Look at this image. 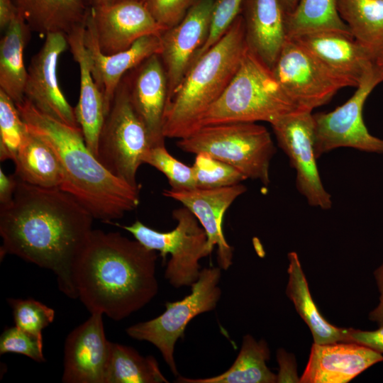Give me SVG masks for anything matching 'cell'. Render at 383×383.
<instances>
[{"label": "cell", "instance_id": "cell-47", "mask_svg": "<svg viewBox=\"0 0 383 383\" xmlns=\"http://www.w3.org/2000/svg\"><path fill=\"white\" fill-rule=\"evenodd\" d=\"M89 4H90V5H91V0H89Z\"/></svg>", "mask_w": 383, "mask_h": 383}, {"label": "cell", "instance_id": "cell-39", "mask_svg": "<svg viewBox=\"0 0 383 383\" xmlns=\"http://www.w3.org/2000/svg\"><path fill=\"white\" fill-rule=\"evenodd\" d=\"M349 342L367 347L383 354V326L374 331L349 328Z\"/></svg>", "mask_w": 383, "mask_h": 383}, {"label": "cell", "instance_id": "cell-44", "mask_svg": "<svg viewBox=\"0 0 383 383\" xmlns=\"http://www.w3.org/2000/svg\"><path fill=\"white\" fill-rule=\"evenodd\" d=\"M286 13L292 12L296 6L299 0H281Z\"/></svg>", "mask_w": 383, "mask_h": 383}, {"label": "cell", "instance_id": "cell-46", "mask_svg": "<svg viewBox=\"0 0 383 383\" xmlns=\"http://www.w3.org/2000/svg\"><path fill=\"white\" fill-rule=\"evenodd\" d=\"M376 63L378 65L383 67V52L378 56L376 60Z\"/></svg>", "mask_w": 383, "mask_h": 383}, {"label": "cell", "instance_id": "cell-36", "mask_svg": "<svg viewBox=\"0 0 383 383\" xmlns=\"http://www.w3.org/2000/svg\"><path fill=\"white\" fill-rule=\"evenodd\" d=\"M244 1L245 0H213L208 37L194 55L190 67L225 35L239 16Z\"/></svg>", "mask_w": 383, "mask_h": 383}, {"label": "cell", "instance_id": "cell-24", "mask_svg": "<svg viewBox=\"0 0 383 383\" xmlns=\"http://www.w3.org/2000/svg\"><path fill=\"white\" fill-rule=\"evenodd\" d=\"M18 13L30 30L40 36L60 33L66 35L86 23L89 0H14Z\"/></svg>", "mask_w": 383, "mask_h": 383}, {"label": "cell", "instance_id": "cell-22", "mask_svg": "<svg viewBox=\"0 0 383 383\" xmlns=\"http://www.w3.org/2000/svg\"><path fill=\"white\" fill-rule=\"evenodd\" d=\"M85 26L86 23L75 28L67 38L69 49L79 68V96L74 108L75 116L86 145L96 157L106 109L104 96L91 71L89 52L84 39Z\"/></svg>", "mask_w": 383, "mask_h": 383}, {"label": "cell", "instance_id": "cell-23", "mask_svg": "<svg viewBox=\"0 0 383 383\" xmlns=\"http://www.w3.org/2000/svg\"><path fill=\"white\" fill-rule=\"evenodd\" d=\"M248 48L272 70L287 40L286 12L281 0H245Z\"/></svg>", "mask_w": 383, "mask_h": 383}, {"label": "cell", "instance_id": "cell-9", "mask_svg": "<svg viewBox=\"0 0 383 383\" xmlns=\"http://www.w3.org/2000/svg\"><path fill=\"white\" fill-rule=\"evenodd\" d=\"M172 216L177 226L167 232L154 230L139 221L130 226L113 224L131 233L146 248L158 251L164 261L170 254L165 279L177 289L191 287L200 275L199 260L211 254L207 235L195 216L185 206L174 209Z\"/></svg>", "mask_w": 383, "mask_h": 383}, {"label": "cell", "instance_id": "cell-34", "mask_svg": "<svg viewBox=\"0 0 383 383\" xmlns=\"http://www.w3.org/2000/svg\"><path fill=\"white\" fill-rule=\"evenodd\" d=\"M143 163L154 167L164 174L172 189L196 188L192 167L173 157L165 145L152 146L145 155Z\"/></svg>", "mask_w": 383, "mask_h": 383}, {"label": "cell", "instance_id": "cell-3", "mask_svg": "<svg viewBox=\"0 0 383 383\" xmlns=\"http://www.w3.org/2000/svg\"><path fill=\"white\" fill-rule=\"evenodd\" d=\"M16 106L28 128L56 152L64 176L60 189L77 199L94 218L109 223L138 206L139 188L116 177L102 165L87 146L80 127L41 113L26 99Z\"/></svg>", "mask_w": 383, "mask_h": 383}, {"label": "cell", "instance_id": "cell-45", "mask_svg": "<svg viewBox=\"0 0 383 383\" xmlns=\"http://www.w3.org/2000/svg\"><path fill=\"white\" fill-rule=\"evenodd\" d=\"M123 1H131V0H91V6L111 4H115V3H118V2H121ZM133 1H143V0H133Z\"/></svg>", "mask_w": 383, "mask_h": 383}, {"label": "cell", "instance_id": "cell-21", "mask_svg": "<svg viewBox=\"0 0 383 383\" xmlns=\"http://www.w3.org/2000/svg\"><path fill=\"white\" fill-rule=\"evenodd\" d=\"M131 104L145 126L152 145H165L163 116L167 80L159 54L147 58L125 74Z\"/></svg>", "mask_w": 383, "mask_h": 383}, {"label": "cell", "instance_id": "cell-14", "mask_svg": "<svg viewBox=\"0 0 383 383\" xmlns=\"http://www.w3.org/2000/svg\"><path fill=\"white\" fill-rule=\"evenodd\" d=\"M213 0H195L184 18L161 35L160 57L167 80V101L189 71L209 34Z\"/></svg>", "mask_w": 383, "mask_h": 383}, {"label": "cell", "instance_id": "cell-1", "mask_svg": "<svg viewBox=\"0 0 383 383\" xmlns=\"http://www.w3.org/2000/svg\"><path fill=\"white\" fill-rule=\"evenodd\" d=\"M18 179L12 201L0 207L1 257L14 255L50 270L60 290L76 299L72 270L93 230L94 218L61 189Z\"/></svg>", "mask_w": 383, "mask_h": 383}, {"label": "cell", "instance_id": "cell-38", "mask_svg": "<svg viewBox=\"0 0 383 383\" xmlns=\"http://www.w3.org/2000/svg\"><path fill=\"white\" fill-rule=\"evenodd\" d=\"M195 0H143L157 22L165 30L177 25Z\"/></svg>", "mask_w": 383, "mask_h": 383}, {"label": "cell", "instance_id": "cell-18", "mask_svg": "<svg viewBox=\"0 0 383 383\" xmlns=\"http://www.w3.org/2000/svg\"><path fill=\"white\" fill-rule=\"evenodd\" d=\"M331 73L357 87L375 57L351 34L321 31L292 38Z\"/></svg>", "mask_w": 383, "mask_h": 383}, {"label": "cell", "instance_id": "cell-5", "mask_svg": "<svg viewBox=\"0 0 383 383\" xmlns=\"http://www.w3.org/2000/svg\"><path fill=\"white\" fill-rule=\"evenodd\" d=\"M300 110L285 94L272 70L248 47L233 77L200 118L197 129L227 123H275Z\"/></svg>", "mask_w": 383, "mask_h": 383}, {"label": "cell", "instance_id": "cell-7", "mask_svg": "<svg viewBox=\"0 0 383 383\" xmlns=\"http://www.w3.org/2000/svg\"><path fill=\"white\" fill-rule=\"evenodd\" d=\"M152 146L149 133L131 104L124 76L106 114L96 157L112 174L139 188L137 172Z\"/></svg>", "mask_w": 383, "mask_h": 383}, {"label": "cell", "instance_id": "cell-11", "mask_svg": "<svg viewBox=\"0 0 383 383\" xmlns=\"http://www.w3.org/2000/svg\"><path fill=\"white\" fill-rule=\"evenodd\" d=\"M272 70L287 96L303 111L312 112L349 87L290 38H287Z\"/></svg>", "mask_w": 383, "mask_h": 383}, {"label": "cell", "instance_id": "cell-33", "mask_svg": "<svg viewBox=\"0 0 383 383\" xmlns=\"http://www.w3.org/2000/svg\"><path fill=\"white\" fill-rule=\"evenodd\" d=\"M192 167L196 187L199 189L229 187L247 179L238 170L206 152L196 154Z\"/></svg>", "mask_w": 383, "mask_h": 383}, {"label": "cell", "instance_id": "cell-19", "mask_svg": "<svg viewBox=\"0 0 383 383\" xmlns=\"http://www.w3.org/2000/svg\"><path fill=\"white\" fill-rule=\"evenodd\" d=\"M84 39L92 76L104 96L106 114L125 74L152 55H160L162 48L161 35H150L140 38L125 50L112 55L102 53L97 44L90 9Z\"/></svg>", "mask_w": 383, "mask_h": 383}, {"label": "cell", "instance_id": "cell-37", "mask_svg": "<svg viewBox=\"0 0 383 383\" xmlns=\"http://www.w3.org/2000/svg\"><path fill=\"white\" fill-rule=\"evenodd\" d=\"M18 353L38 362L45 361L43 338L16 326L4 330L0 338V354Z\"/></svg>", "mask_w": 383, "mask_h": 383}, {"label": "cell", "instance_id": "cell-30", "mask_svg": "<svg viewBox=\"0 0 383 383\" xmlns=\"http://www.w3.org/2000/svg\"><path fill=\"white\" fill-rule=\"evenodd\" d=\"M338 1L299 0L295 9L286 13L287 38L321 31L351 34L348 26L339 15Z\"/></svg>", "mask_w": 383, "mask_h": 383}, {"label": "cell", "instance_id": "cell-2", "mask_svg": "<svg viewBox=\"0 0 383 383\" xmlns=\"http://www.w3.org/2000/svg\"><path fill=\"white\" fill-rule=\"evenodd\" d=\"M157 260L135 239L92 230L72 270L77 298L91 313L121 321L157 295Z\"/></svg>", "mask_w": 383, "mask_h": 383}, {"label": "cell", "instance_id": "cell-42", "mask_svg": "<svg viewBox=\"0 0 383 383\" xmlns=\"http://www.w3.org/2000/svg\"><path fill=\"white\" fill-rule=\"evenodd\" d=\"M374 276L379 292V302L377 307L369 313V319L383 326V263L374 272Z\"/></svg>", "mask_w": 383, "mask_h": 383}, {"label": "cell", "instance_id": "cell-8", "mask_svg": "<svg viewBox=\"0 0 383 383\" xmlns=\"http://www.w3.org/2000/svg\"><path fill=\"white\" fill-rule=\"evenodd\" d=\"M221 277L218 266L202 269L198 279L191 286L189 294L181 300L166 302L162 314L129 326L126 329L127 335L152 343L172 374L179 376L174 360L176 343L184 338L187 326L194 317L215 309L221 296Z\"/></svg>", "mask_w": 383, "mask_h": 383}, {"label": "cell", "instance_id": "cell-29", "mask_svg": "<svg viewBox=\"0 0 383 383\" xmlns=\"http://www.w3.org/2000/svg\"><path fill=\"white\" fill-rule=\"evenodd\" d=\"M338 11L353 37L377 60L383 52V0H338Z\"/></svg>", "mask_w": 383, "mask_h": 383}, {"label": "cell", "instance_id": "cell-25", "mask_svg": "<svg viewBox=\"0 0 383 383\" xmlns=\"http://www.w3.org/2000/svg\"><path fill=\"white\" fill-rule=\"evenodd\" d=\"M13 162L14 174L21 181L42 188H61L64 176L56 152L28 128Z\"/></svg>", "mask_w": 383, "mask_h": 383}, {"label": "cell", "instance_id": "cell-13", "mask_svg": "<svg viewBox=\"0 0 383 383\" xmlns=\"http://www.w3.org/2000/svg\"><path fill=\"white\" fill-rule=\"evenodd\" d=\"M69 48L67 35L50 33L30 59L27 69L24 99L41 113L68 126L79 127L72 107L61 90L57 66L61 55Z\"/></svg>", "mask_w": 383, "mask_h": 383}, {"label": "cell", "instance_id": "cell-4", "mask_svg": "<svg viewBox=\"0 0 383 383\" xmlns=\"http://www.w3.org/2000/svg\"><path fill=\"white\" fill-rule=\"evenodd\" d=\"M248 48L244 18L239 15L225 35L189 70L167 101L163 116L165 138H183L225 90Z\"/></svg>", "mask_w": 383, "mask_h": 383}, {"label": "cell", "instance_id": "cell-32", "mask_svg": "<svg viewBox=\"0 0 383 383\" xmlns=\"http://www.w3.org/2000/svg\"><path fill=\"white\" fill-rule=\"evenodd\" d=\"M28 131L16 103L0 90V159L13 160Z\"/></svg>", "mask_w": 383, "mask_h": 383}, {"label": "cell", "instance_id": "cell-20", "mask_svg": "<svg viewBox=\"0 0 383 383\" xmlns=\"http://www.w3.org/2000/svg\"><path fill=\"white\" fill-rule=\"evenodd\" d=\"M383 361V355L353 342L312 345L301 383H346Z\"/></svg>", "mask_w": 383, "mask_h": 383}, {"label": "cell", "instance_id": "cell-28", "mask_svg": "<svg viewBox=\"0 0 383 383\" xmlns=\"http://www.w3.org/2000/svg\"><path fill=\"white\" fill-rule=\"evenodd\" d=\"M270 351L267 342L250 334L243 337L239 353L224 372L211 377L192 379L177 376L178 383H274L277 376L267 366Z\"/></svg>", "mask_w": 383, "mask_h": 383}, {"label": "cell", "instance_id": "cell-40", "mask_svg": "<svg viewBox=\"0 0 383 383\" xmlns=\"http://www.w3.org/2000/svg\"><path fill=\"white\" fill-rule=\"evenodd\" d=\"M277 360L279 365L277 382H300L296 373L295 358L292 354L280 348L277 352Z\"/></svg>", "mask_w": 383, "mask_h": 383}, {"label": "cell", "instance_id": "cell-41", "mask_svg": "<svg viewBox=\"0 0 383 383\" xmlns=\"http://www.w3.org/2000/svg\"><path fill=\"white\" fill-rule=\"evenodd\" d=\"M18 181L14 174L7 176L3 170L0 169V207L6 206L12 201Z\"/></svg>", "mask_w": 383, "mask_h": 383}, {"label": "cell", "instance_id": "cell-16", "mask_svg": "<svg viewBox=\"0 0 383 383\" xmlns=\"http://www.w3.org/2000/svg\"><path fill=\"white\" fill-rule=\"evenodd\" d=\"M103 313L95 312L67 337L65 383H106L112 343L105 335Z\"/></svg>", "mask_w": 383, "mask_h": 383}, {"label": "cell", "instance_id": "cell-15", "mask_svg": "<svg viewBox=\"0 0 383 383\" xmlns=\"http://www.w3.org/2000/svg\"><path fill=\"white\" fill-rule=\"evenodd\" d=\"M101 52L112 55L125 50L140 38L165 31L142 1H123L90 6Z\"/></svg>", "mask_w": 383, "mask_h": 383}, {"label": "cell", "instance_id": "cell-26", "mask_svg": "<svg viewBox=\"0 0 383 383\" xmlns=\"http://www.w3.org/2000/svg\"><path fill=\"white\" fill-rule=\"evenodd\" d=\"M288 283L286 294L309 326L316 344L349 342V328L336 327L320 313L310 294L309 285L299 257L295 252L288 254Z\"/></svg>", "mask_w": 383, "mask_h": 383}, {"label": "cell", "instance_id": "cell-6", "mask_svg": "<svg viewBox=\"0 0 383 383\" xmlns=\"http://www.w3.org/2000/svg\"><path fill=\"white\" fill-rule=\"evenodd\" d=\"M182 150L206 152L238 170L247 179L267 186L270 161L275 147L267 129L252 122L206 126L179 139Z\"/></svg>", "mask_w": 383, "mask_h": 383}, {"label": "cell", "instance_id": "cell-10", "mask_svg": "<svg viewBox=\"0 0 383 383\" xmlns=\"http://www.w3.org/2000/svg\"><path fill=\"white\" fill-rule=\"evenodd\" d=\"M383 82V67L375 63L363 76L353 95L328 113L313 114L316 158L338 148L383 153V139L368 131L362 116L365 103L372 90Z\"/></svg>", "mask_w": 383, "mask_h": 383}, {"label": "cell", "instance_id": "cell-31", "mask_svg": "<svg viewBox=\"0 0 383 383\" xmlns=\"http://www.w3.org/2000/svg\"><path fill=\"white\" fill-rule=\"evenodd\" d=\"M168 382L154 356H143L131 346L112 343L106 383Z\"/></svg>", "mask_w": 383, "mask_h": 383}, {"label": "cell", "instance_id": "cell-35", "mask_svg": "<svg viewBox=\"0 0 383 383\" xmlns=\"http://www.w3.org/2000/svg\"><path fill=\"white\" fill-rule=\"evenodd\" d=\"M15 326L43 338L42 331L55 318V311L33 299H9Z\"/></svg>", "mask_w": 383, "mask_h": 383}, {"label": "cell", "instance_id": "cell-27", "mask_svg": "<svg viewBox=\"0 0 383 383\" xmlns=\"http://www.w3.org/2000/svg\"><path fill=\"white\" fill-rule=\"evenodd\" d=\"M31 31L18 13L4 32L0 41V90L16 104L24 100L27 69L23 56Z\"/></svg>", "mask_w": 383, "mask_h": 383}, {"label": "cell", "instance_id": "cell-17", "mask_svg": "<svg viewBox=\"0 0 383 383\" xmlns=\"http://www.w3.org/2000/svg\"><path fill=\"white\" fill-rule=\"evenodd\" d=\"M247 188L240 183L215 189H165L162 194L183 204L197 218L207 235L210 253L217 247L218 267L227 270L233 262V248L223 233V216L232 203Z\"/></svg>", "mask_w": 383, "mask_h": 383}, {"label": "cell", "instance_id": "cell-12", "mask_svg": "<svg viewBox=\"0 0 383 383\" xmlns=\"http://www.w3.org/2000/svg\"><path fill=\"white\" fill-rule=\"evenodd\" d=\"M279 147L296 170V185L309 205L321 209L332 206L331 194L320 178L314 151V124L310 111L287 115L271 124Z\"/></svg>", "mask_w": 383, "mask_h": 383}, {"label": "cell", "instance_id": "cell-43", "mask_svg": "<svg viewBox=\"0 0 383 383\" xmlns=\"http://www.w3.org/2000/svg\"><path fill=\"white\" fill-rule=\"evenodd\" d=\"M18 11L14 0H0V29L5 31L17 16Z\"/></svg>", "mask_w": 383, "mask_h": 383}]
</instances>
